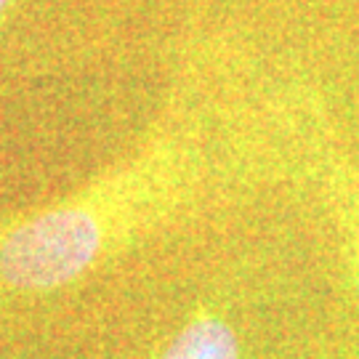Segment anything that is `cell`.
<instances>
[{
    "label": "cell",
    "mask_w": 359,
    "mask_h": 359,
    "mask_svg": "<svg viewBox=\"0 0 359 359\" xmlns=\"http://www.w3.org/2000/svg\"><path fill=\"white\" fill-rule=\"evenodd\" d=\"M160 359H240L237 330L213 311H197Z\"/></svg>",
    "instance_id": "obj_2"
},
{
    "label": "cell",
    "mask_w": 359,
    "mask_h": 359,
    "mask_svg": "<svg viewBox=\"0 0 359 359\" xmlns=\"http://www.w3.org/2000/svg\"><path fill=\"white\" fill-rule=\"evenodd\" d=\"M13 0H0V19L6 16V11H8V6H11Z\"/></svg>",
    "instance_id": "obj_4"
},
{
    "label": "cell",
    "mask_w": 359,
    "mask_h": 359,
    "mask_svg": "<svg viewBox=\"0 0 359 359\" xmlns=\"http://www.w3.org/2000/svg\"><path fill=\"white\" fill-rule=\"evenodd\" d=\"M341 213H344V229H346V250L348 264H351V280H354V293L359 301V187L354 184H341Z\"/></svg>",
    "instance_id": "obj_3"
},
{
    "label": "cell",
    "mask_w": 359,
    "mask_h": 359,
    "mask_svg": "<svg viewBox=\"0 0 359 359\" xmlns=\"http://www.w3.org/2000/svg\"><path fill=\"white\" fill-rule=\"evenodd\" d=\"M107 245L104 213L90 203H67L0 231V283L40 293L75 283Z\"/></svg>",
    "instance_id": "obj_1"
}]
</instances>
